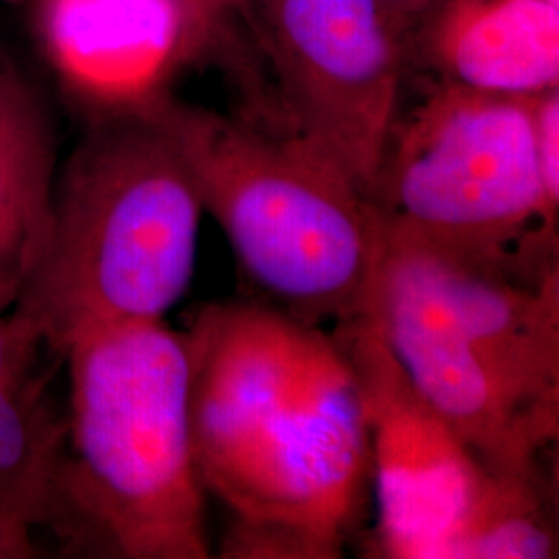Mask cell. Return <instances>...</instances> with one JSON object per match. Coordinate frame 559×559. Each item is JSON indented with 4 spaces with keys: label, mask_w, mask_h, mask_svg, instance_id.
Returning a JSON list of instances; mask_svg holds the SVG:
<instances>
[{
    "label": "cell",
    "mask_w": 559,
    "mask_h": 559,
    "mask_svg": "<svg viewBox=\"0 0 559 559\" xmlns=\"http://www.w3.org/2000/svg\"><path fill=\"white\" fill-rule=\"evenodd\" d=\"M203 205L147 112L92 119L57 177L52 226L9 318L48 355L106 328L164 321L195 274Z\"/></svg>",
    "instance_id": "1"
},
{
    "label": "cell",
    "mask_w": 559,
    "mask_h": 559,
    "mask_svg": "<svg viewBox=\"0 0 559 559\" xmlns=\"http://www.w3.org/2000/svg\"><path fill=\"white\" fill-rule=\"evenodd\" d=\"M62 360L57 526L106 558H210L185 332L166 321L115 325L71 342Z\"/></svg>",
    "instance_id": "2"
},
{
    "label": "cell",
    "mask_w": 559,
    "mask_h": 559,
    "mask_svg": "<svg viewBox=\"0 0 559 559\" xmlns=\"http://www.w3.org/2000/svg\"><path fill=\"white\" fill-rule=\"evenodd\" d=\"M143 112L175 140L203 212L280 311L309 325L362 316L380 260V218L338 164L282 124L261 127L170 94Z\"/></svg>",
    "instance_id": "3"
},
{
    "label": "cell",
    "mask_w": 559,
    "mask_h": 559,
    "mask_svg": "<svg viewBox=\"0 0 559 559\" xmlns=\"http://www.w3.org/2000/svg\"><path fill=\"white\" fill-rule=\"evenodd\" d=\"M371 203L385 239L522 280L559 272V198L540 177L535 96L436 81L394 120Z\"/></svg>",
    "instance_id": "4"
},
{
    "label": "cell",
    "mask_w": 559,
    "mask_h": 559,
    "mask_svg": "<svg viewBox=\"0 0 559 559\" xmlns=\"http://www.w3.org/2000/svg\"><path fill=\"white\" fill-rule=\"evenodd\" d=\"M371 475L359 381L334 336L309 325L293 394L272 423L224 558L336 559Z\"/></svg>",
    "instance_id": "5"
},
{
    "label": "cell",
    "mask_w": 559,
    "mask_h": 559,
    "mask_svg": "<svg viewBox=\"0 0 559 559\" xmlns=\"http://www.w3.org/2000/svg\"><path fill=\"white\" fill-rule=\"evenodd\" d=\"M278 80L280 124L371 201L400 115L404 46L381 0H240Z\"/></svg>",
    "instance_id": "6"
},
{
    "label": "cell",
    "mask_w": 559,
    "mask_h": 559,
    "mask_svg": "<svg viewBox=\"0 0 559 559\" xmlns=\"http://www.w3.org/2000/svg\"><path fill=\"white\" fill-rule=\"evenodd\" d=\"M332 336L359 381L378 500L376 556L450 558L500 473L487 468L420 396L362 316L338 323Z\"/></svg>",
    "instance_id": "7"
},
{
    "label": "cell",
    "mask_w": 559,
    "mask_h": 559,
    "mask_svg": "<svg viewBox=\"0 0 559 559\" xmlns=\"http://www.w3.org/2000/svg\"><path fill=\"white\" fill-rule=\"evenodd\" d=\"M362 318L480 462L500 475L545 477L559 402L543 399L466 338L399 255L381 245Z\"/></svg>",
    "instance_id": "8"
},
{
    "label": "cell",
    "mask_w": 559,
    "mask_h": 559,
    "mask_svg": "<svg viewBox=\"0 0 559 559\" xmlns=\"http://www.w3.org/2000/svg\"><path fill=\"white\" fill-rule=\"evenodd\" d=\"M307 328L280 309L221 302L201 309L185 332L193 454L205 493L228 512L293 394Z\"/></svg>",
    "instance_id": "9"
},
{
    "label": "cell",
    "mask_w": 559,
    "mask_h": 559,
    "mask_svg": "<svg viewBox=\"0 0 559 559\" xmlns=\"http://www.w3.org/2000/svg\"><path fill=\"white\" fill-rule=\"evenodd\" d=\"M32 17L52 71L92 119L141 112L168 94L201 44L185 0H34Z\"/></svg>",
    "instance_id": "10"
},
{
    "label": "cell",
    "mask_w": 559,
    "mask_h": 559,
    "mask_svg": "<svg viewBox=\"0 0 559 559\" xmlns=\"http://www.w3.org/2000/svg\"><path fill=\"white\" fill-rule=\"evenodd\" d=\"M411 44L441 83L503 96L559 87V4L549 0H438L404 50Z\"/></svg>",
    "instance_id": "11"
},
{
    "label": "cell",
    "mask_w": 559,
    "mask_h": 559,
    "mask_svg": "<svg viewBox=\"0 0 559 559\" xmlns=\"http://www.w3.org/2000/svg\"><path fill=\"white\" fill-rule=\"evenodd\" d=\"M57 140L38 87L0 57V316L38 267L57 189Z\"/></svg>",
    "instance_id": "12"
},
{
    "label": "cell",
    "mask_w": 559,
    "mask_h": 559,
    "mask_svg": "<svg viewBox=\"0 0 559 559\" xmlns=\"http://www.w3.org/2000/svg\"><path fill=\"white\" fill-rule=\"evenodd\" d=\"M34 369L0 385V501L40 526L59 522L64 420L52 417Z\"/></svg>",
    "instance_id": "13"
},
{
    "label": "cell",
    "mask_w": 559,
    "mask_h": 559,
    "mask_svg": "<svg viewBox=\"0 0 559 559\" xmlns=\"http://www.w3.org/2000/svg\"><path fill=\"white\" fill-rule=\"evenodd\" d=\"M545 477L498 475L448 559H547L558 554Z\"/></svg>",
    "instance_id": "14"
},
{
    "label": "cell",
    "mask_w": 559,
    "mask_h": 559,
    "mask_svg": "<svg viewBox=\"0 0 559 559\" xmlns=\"http://www.w3.org/2000/svg\"><path fill=\"white\" fill-rule=\"evenodd\" d=\"M44 353L23 336L20 328L7 316H0V385L36 365Z\"/></svg>",
    "instance_id": "15"
},
{
    "label": "cell",
    "mask_w": 559,
    "mask_h": 559,
    "mask_svg": "<svg viewBox=\"0 0 559 559\" xmlns=\"http://www.w3.org/2000/svg\"><path fill=\"white\" fill-rule=\"evenodd\" d=\"M34 524L0 501V559H29L40 556Z\"/></svg>",
    "instance_id": "16"
},
{
    "label": "cell",
    "mask_w": 559,
    "mask_h": 559,
    "mask_svg": "<svg viewBox=\"0 0 559 559\" xmlns=\"http://www.w3.org/2000/svg\"><path fill=\"white\" fill-rule=\"evenodd\" d=\"M383 9L388 13L390 25L394 34L399 36L402 46L406 44V38L415 29V25L423 20V15L438 2V0H381ZM406 52V50H404Z\"/></svg>",
    "instance_id": "17"
},
{
    "label": "cell",
    "mask_w": 559,
    "mask_h": 559,
    "mask_svg": "<svg viewBox=\"0 0 559 559\" xmlns=\"http://www.w3.org/2000/svg\"><path fill=\"white\" fill-rule=\"evenodd\" d=\"M201 41L218 25L228 11H239L240 0H185Z\"/></svg>",
    "instance_id": "18"
},
{
    "label": "cell",
    "mask_w": 559,
    "mask_h": 559,
    "mask_svg": "<svg viewBox=\"0 0 559 559\" xmlns=\"http://www.w3.org/2000/svg\"><path fill=\"white\" fill-rule=\"evenodd\" d=\"M549 2H556V4H559V0H549Z\"/></svg>",
    "instance_id": "19"
}]
</instances>
